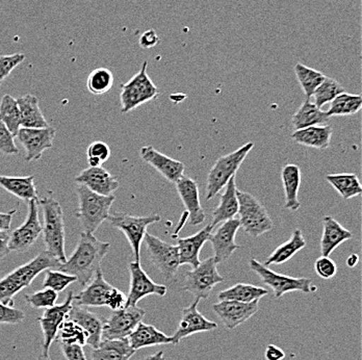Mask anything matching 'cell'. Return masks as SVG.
I'll return each instance as SVG.
<instances>
[{
	"instance_id": "1",
	"label": "cell",
	"mask_w": 362,
	"mask_h": 360,
	"mask_svg": "<svg viewBox=\"0 0 362 360\" xmlns=\"http://www.w3.org/2000/svg\"><path fill=\"white\" fill-rule=\"evenodd\" d=\"M110 248V243L101 242L94 234L83 231L74 252L57 270L75 276L81 286H88L96 272L100 270L101 262Z\"/></svg>"
},
{
	"instance_id": "2",
	"label": "cell",
	"mask_w": 362,
	"mask_h": 360,
	"mask_svg": "<svg viewBox=\"0 0 362 360\" xmlns=\"http://www.w3.org/2000/svg\"><path fill=\"white\" fill-rule=\"evenodd\" d=\"M61 262L48 251H43L34 260L26 262L0 279V303L14 306V297L22 289L28 288L42 272L59 268Z\"/></svg>"
},
{
	"instance_id": "3",
	"label": "cell",
	"mask_w": 362,
	"mask_h": 360,
	"mask_svg": "<svg viewBox=\"0 0 362 360\" xmlns=\"http://www.w3.org/2000/svg\"><path fill=\"white\" fill-rule=\"evenodd\" d=\"M43 209L44 225L42 226L46 251L54 255L61 264L68 260L65 251V223L59 201L54 197H44L39 201Z\"/></svg>"
},
{
	"instance_id": "4",
	"label": "cell",
	"mask_w": 362,
	"mask_h": 360,
	"mask_svg": "<svg viewBox=\"0 0 362 360\" xmlns=\"http://www.w3.org/2000/svg\"><path fill=\"white\" fill-rule=\"evenodd\" d=\"M76 194L78 197L77 219L81 222L83 233L94 234L109 218L115 197L112 195H99L83 185H77Z\"/></svg>"
},
{
	"instance_id": "5",
	"label": "cell",
	"mask_w": 362,
	"mask_h": 360,
	"mask_svg": "<svg viewBox=\"0 0 362 360\" xmlns=\"http://www.w3.org/2000/svg\"><path fill=\"white\" fill-rule=\"evenodd\" d=\"M127 296L118 289L110 286L103 277V270H98L87 288L74 296L73 304L78 306L110 307L112 310L123 308Z\"/></svg>"
},
{
	"instance_id": "6",
	"label": "cell",
	"mask_w": 362,
	"mask_h": 360,
	"mask_svg": "<svg viewBox=\"0 0 362 360\" xmlns=\"http://www.w3.org/2000/svg\"><path fill=\"white\" fill-rule=\"evenodd\" d=\"M240 225L251 238H257L269 233L274 224L266 207L250 193L238 190Z\"/></svg>"
},
{
	"instance_id": "7",
	"label": "cell",
	"mask_w": 362,
	"mask_h": 360,
	"mask_svg": "<svg viewBox=\"0 0 362 360\" xmlns=\"http://www.w3.org/2000/svg\"><path fill=\"white\" fill-rule=\"evenodd\" d=\"M253 147L254 143L249 142L238 148L235 151L218 158L217 162L213 166L211 171H209V176H207V200H211V198L217 196L221 190L226 187L229 180L233 175H236L238 169H240L244 161L246 160Z\"/></svg>"
},
{
	"instance_id": "8",
	"label": "cell",
	"mask_w": 362,
	"mask_h": 360,
	"mask_svg": "<svg viewBox=\"0 0 362 360\" xmlns=\"http://www.w3.org/2000/svg\"><path fill=\"white\" fill-rule=\"evenodd\" d=\"M148 62L143 63L140 71L121 86V112L127 114L144 103L154 100L160 96V91L154 85L147 73Z\"/></svg>"
},
{
	"instance_id": "9",
	"label": "cell",
	"mask_w": 362,
	"mask_h": 360,
	"mask_svg": "<svg viewBox=\"0 0 362 360\" xmlns=\"http://www.w3.org/2000/svg\"><path fill=\"white\" fill-rule=\"evenodd\" d=\"M162 216L154 215L136 216L124 213L110 214L107 221L112 226L120 229L127 236L128 243L134 253V262H141V247L149 225L160 222Z\"/></svg>"
},
{
	"instance_id": "10",
	"label": "cell",
	"mask_w": 362,
	"mask_h": 360,
	"mask_svg": "<svg viewBox=\"0 0 362 360\" xmlns=\"http://www.w3.org/2000/svg\"><path fill=\"white\" fill-rule=\"evenodd\" d=\"M250 269L259 276L260 281L270 286L275 298H281L284 294L291 291H302V293H313V281L310 278H296L284 274L276 273L255 258H251Z\"/></svg>"
},
{
	"instance_id": "11",
	"label": "cell",
	"mask_w": 362,
	"mask_h": 360,
	"mask_svg": "<svg viewBox=\"0 0 362 360\" xmlns=\"http://www.w3.org/2000/svg\"><path fill=\"white\" fill-rule=\"evenodd\" d=\"M224 280L218 274V264L215 257L203 260L193 270L185 273L183 291H189L195 299H207L217 284Z\"/></svg>"
},
{
	"instance_id": "12",
	"label": "cell",
	"mask_w": 362,
	"mask_h": 360,
	"mask_svg": "<svg viewBox=\"0 0 362 360\" xmlns=\"http://www.w3.org/2000/svg\"><path fill=\"white\" fill-rule=\"evenodd\" d=\"M150 260L165 280H171L180 268V254L177 246L160 240L158 236L146 233L144 240Z\"/></svg>"
},
{
	"instance_id": "13",
	"label": "cell",
	"mask_w": 362,
	"mask_h": 360,
	"mask_svg": "<svg viewBox=\"0 0 362 360\" xmlns=\"http://www.w3.org/2000/svg\"><path fill=\"white\" fill-rule=\"evenodd\" d=\"M145 315L144 309L136 306L112 310L110 317L103 322V339H127L143 321Z\"/></svg>"
},
{
	"instance_id": "14",
	"label": "cell",
	"mask_w": 362,
	"mask_h": 360,
	"mask_svg": "<svg viewBox=\"0 0 362 360\" xmlns=\"http://www.w3.org/2000/svg\"><path fill=\"white\" fill-rule=\"evenodd\" d=\"M28 213L23 224L10 233L8 249L11 252H25L30 250L42 233V224L39 219V200L28 203Z\"/></svg>"
},
{
	"instance_id": "15",
	"label": "cell",
	"mask_w": 362,
	"mask_h": 360,
	"mask_svg": "<svg viewBox=\"0 0 362 360\" xmlns=\"http://www.w3.org/2000/svg\"><path fill=\"white\" fill-rule=\"evenodd\" d=\"M130 272V289L128 293L127 306H134L150 295H156L158 297H165L167 295V286L154 282L140 262H132L128 265Z\"/></svg>"
},
{
	"instance_id": "16",
	"label": "cell",
	"mask_w": 362,
	"mask_h": 360,
	"mask_svg": "<svg viewBox=\"0 0 362 360\" xmlns=\"http://www.w3.org/2000/svg\"><path fill=\"white\" fill-rule=\"evenodd\" d=\"M16 137L25 150L26 162H35L41 160L44 152L54 146L55 128L20 127Z\"/></svg>"
},
{
	"instance_id": "17",
	"label": "cell",
	"mask_w": 362,
	"mask_h": 360,
	"mask_svg": "<svg viewBox=\"0 0 362 360\" xmlns=\"http://www.w3.org/2000/svg\"><path fill=\"white\" fill-rule=\"evenodd\" d=\"M73 301H74V294L72 291L68 293L66 301L63 304L54 306L46 308L43 315L37 319L41 325L42 332H43V354L48 355L50 346L57 339V333L62 324L67 318L68 313L72 308Z\"/></svg>"
},
{
	"instance_id": "18",
	"label": "cell",
	"mask_w": 362,
	"mask_h": 360,
	"mask_svg": "<svg viewBox=\"0 0 362 360\" xmlns=\"http://www.w3.org/2000/svg\"><path fill=\"white\" fill-rule=\"evenodd\" d=\"M200 299L194 300L191 306L183 308L181 320L178 323L175 333L172 335L173 344L177 346L181 339L196 333L207 332V331L215 330L218 328V324L215 322L207 320L202 313L198 310V304Z\"/></svg>"
},
{
	"instance_id": "19",
	"label": "cell",
	"mask_w": 362,
	"mask_h": 360,
	"mask_svg": "<svg viewBox=\"0 0 362 360\" xmlns=\"http://www.w3.org/2000/svg\"><path fill=\"white\" fill-rule=\"evenodd\" d=\"M240 221L238 219L225 221L220 227L209 236V240L211 243L216 262L222 264L230 258L235 251L240 248L235 243V236L240 229Z\"/></svg>"
},
{
	"instance_id": "20",
	"label": "cell",
	"mask_w": 362,
	"mask_h": 360,
	"mask_svg": "<svg viewBox=\"0 0 362 360\" xmlns=\"http://www.w3.org/2000/svg\"><path fill=\"white\" fill-rule=\"evenodd\" d=\"M259 308V300L243 303L238 301H220L214 304L213 310L222 321L227 330H233L248 321Z\"/></svg>"
},
{
	"instance_id": "21",
	"label": "cell",
	"mask_w": 362,
	"mask_h": 360,
	"mask_svg": "<svg viewBox=\"0 0 362 360\" xmlns=\"http://www.w3.org/2000/svg\"><path fill=\"white\" fill-rule=\"evenodd\" d=\"M75 182L85 185L90 191L103 196H112L120 187L118 180L103 167H90L83 170L75 178Z\"/></svg>"
},
{
	"instance_id": "22",
	"label": "cell",
	"mask_w": 362,
	"mask_h": 360,
	"mask_svg": "<svg viewBox=\"0 0 362 360\" xmlns=\"http://www.w3.org/2000/svg\"><path fill=\"white\" fill-rule=\"evenodd\" d=\"M142 160L148 165L153 167L160 175L168 181L176 183L182 178L185 172V165L180 161L169 158L158 150L154 149L152 146H145L140 150Z\"/></svg>"
},
{
	"instance_id": "23",
	"label": "cell",
	"mask_w": 362,
	"mask_h": 360,
	"mask_svg": "<svg viewBox=\"0 0 362 360\" xmlns=\"http://www.w3.org/2000/svg\"><path fill=\"white\" fill-rule=\"evenodd\" d=\"M178 195L189 214V224L198 226L205 221V213L200 203L199 189L197 182L192 178L182 176L175 183Z\"/></svg>"
},
{
	"instance_id": "24",
	"label": "cell",
	"mask_w": 362,
	"mask_h": 360,
	"mask_svg": "<svg viewBox=\"0 0 362 360\" xmlns=\"http://www.w3.org/2000/svg\"><path fill=\"white\" fill-rule=\"evenodd\" d=\"M214 228L211 224H207L204 228L197 233L187 238H177L178 254H180V265H189L192 268H196L200 264V252L205 243L209 240V236Z\"/></svg>"
},
{
	"instance_id": "25",
	"label": "cell",
	"mask_w": 362,
	"mask_h": 360,
	"mask_svg": "<svg viewBox=\"0 0 362 360\" xmlns=\"http://www.w3.org/2000/svg\"><path fill=\"white\" fill-rule=\"evenodd\" d=\"M66 319L74 322L85 331L87 335V344L93 349L98 347L103 341V321L88 309L73 304Z\"/></svg>"
},
{
	"instance_id": "26",
	"label": "cell",
	"mask_w": 362,
	"mask_h": 360,
	"mask_svg": "<svg viewBox=\"0 0 362 360\" xmlns=\"http://www.w3.org/2000/svg\"><path fill=\"white\" fill-rule=\"evenodd\" d=\"M322 222H323V236L321 238L322 256L330 255L337 247L353 238V233L344 228L343 225L332 216H324Z\"/></svg>"
},
{
	"instance_id": "27",
	"label": "cell",
	"mask_w": 362,
	"mask_h": 360,
	"mask_svg": "<svg viewBox=\"0 0 362 360\" xmlns=\"http://www.w3.org/2000/svg\"><path fill=\"white\" fill-rule=\"evenodd\" d=\"M127 339L134 351L147 348V347L160 346V344H173L172 337L165 335L156 327L142 323V322L128 335Z\"/></svg>"
},
{
	"instance_id": "28",
	"label": "cell",
	"mask_w": 362,
	"mask_h": 360,
	"mask_svg": "<svg viewBox=\"0 0 362 360\" xmlns=\"http://www.w3.org/2000/svg\"><path fill=\"white\" fill-rule=\"evenodd\" d=\"M332 132V127L329 125H313L303 129L293 130L291 140L305 147L327 149L330 146Z\"/></svg>"
},
{
	"instance_id": "29",
	"label": "cell",
	"mask_w": 362,
	"mask_h": 360,
	"mask_svg": "<svg viewBox=\"0 0 362 360\" xmlns=\"http://www.w3.org/2000/svg\"><path fill=\"white\" fill-rule=\"evenodd\" d=\"M236 175L229 180L226 185V191L220 196V202L217 209L214 211L213 220L209 224L215 228L218 224H222L225 221L235 219L238 214V187L235 183Z\"/></svg>"
},
{
	"instance_id": "30",
	"label": "cell",
	"mask_w": 362,
	"mask_h": 360,
	"mask_svg": "<svg viewBox=\"0 0 362 360\" xmlns=\"http://www.w3.org/2000/svg\"><path fill=\"white\" fill-rule=\"evenodd\" d=\"M301 170L295 163H288L281 170V180L284 183L286 195V207L291 211H297L300 209L299 190L301 185Z\"/></svg>"
},
{
	"instance_id": "31",
	"label": "cell",
	"mask_w": 362,
	"mask_h": 360,
	"mask_svg": "<svg viewBox=\"0 0 362 360\" xmlns=\"http://www.w3.org/2000/svg\"><path fill=\"white\" fill-rule=\"evenodd\" d=\"M134 349L128 339H103L98 347L93 349L92 360H129L134 356Z\"/></svg>"
},
{
	"instance_id": "32",
	"label": "cell",
	"mask_w": 362,
	"mask_h": 360,
	"mask_svg": "<svg viewBox=\"0 0 362 360\" xmlns=\"http://www.w3.org/2000/svg\"><path fill=\"white\" fill-rule=\"evenodd\" d=\"M21 114V127H48L47 120L44 117L39 105V99L32 94L23 95L16 99Z\"/></svg>"
},
{
	"instance_id": "33",
	"label": "cell",
	"mask_w": 362,
	"mask_h": 360,
	"mask_svg": "<svg viewBox=\"0 0 362 360\" xmlns=\"http://www.w3.org/2000/svg\"><path fill=\"white\" fill-rule=\"evenodd\" d=\"M0 187L14 195L15 197L21 199L25 202L28 203L32 200H37L34 175L26 176V178L0 175Z\"/></svg>"
},
{
	"instance_id": "34",
	"label": "cell",
	"mask_w": 362,
	"mask_h": 360,
	"mask_svg": "<svg viewBox=\"0 0 362 360\" xmlns=\"http://www.w3.org/2000/svg\"><path fill=\"white\" fill-rule=\"evenodd\" d=\"M306 240L304 238L303 233L300 229H296L291 233L290 240L284 244L278 246L273 253L269 256L268 260L264 262V266H271V265L286 264L288 260L296 255L302 249L305 248Z\"/></svg>"
},
{
	"instance_id": "35",
	"label": "cell",
	"mask_w": 362,
	"mask_h": 360,
	"mask_svg": "<svg viewBox=\"0 0 362 360\" xmlns=\"http://www.w3.org/2000/svg\"><path fill=\"white\" fill-rule=\"evenodd\" d=\"M268 289L262 286H255L253 284H236L231 288L224 289L218 294V299L220 301H238L243 303L260 300L264 296L268 295Z\"/></svg>"
},
{
	"instance_id": "36",
	"label": "cell",
	"mask_w": 362,
	"mask_h": 360,
	"mask_svg": "<svg viewBox=\"0 0 362 360\" xmlns=\"http://www.w3.org/2000/svg\"><path fill=\"white\" fill-rule=\"evenodd\" d=\"M328 119L326 112L317 108L315 103H310V100H305L293 114L291 125L293 130L303 129L313 125H323Z\"/></svg>"
},
{
	"instance_id": "37",
	"label": "cell",
	"mask_w": 362,
	"mask_h": 360,
	"mask_svg": "<svg viewBox=\"0 0 362 360\" xmlns=\"http://www.w3.org/2000/svg\"><path fill=\"white\" fill-rule=\"evenodd\" d=\"M326 180L334 187L335 191L344 199L349 200L361 196L362 187L358 176L354 173L328 174Z\"/></svg>"
},
{
	"instance_id": "38",
	"label": "cell",
	"mask_w": 362,
	"mask_h": 360,
	"mask_svg": "<svg viewBox=\"0 0 362 360\" xmlns=\"http://www.w3.org/2000/svg\"><path fill=\"white\" fill-rule=\"evenodd\" d=\"M362 108V97L359 94L344 92L335 97L330 103V108L326 114L331 117L353 116Z\"/></svg>"
},
{
	"instance_id": "39",
	"label": "cell",
	"mask_w": 362,
	"mask_h": 360,
	"mask_svg": "<svg viewBox=\"0 0 362 360\" xmlns=\"http://www.w3.org/2000/svg\"><path fill=\"white\" fill-rule=\"evenodd\" d=\"M293 70H295L296 76H297L304 94H305L306 100H310L315 91L326 79V75L301 63L296 64Z\"/></svg>"
},
{
	"instance_id": "40",
	"label": "cell",
	"mask_w": 362,
	"mask_h": 360,
	"mask_svg": "<svg viewBox=\"0 0 362 360\" xmlns=\"http://www.w3.org/2000/svg\"><path fill=\"white\" fill-rule=\"evenodd\" d=\"M0 120L16 136L21 127V114L16 99L11 95H4L0 101Z\"/></svg>"
},
{
	"instance_id": "41",
	"label": "cell",
	"mask_w": 362,
	"mask_h": 360,
	"mask_svg": "<svg viewBox=\"0 0 362 360\" xmlns=\"http://www.w3.org/2000/svg\"><path fill=\"white\" fill-rule=\"evenodd\" d=\"M114 85V75L107 68H97L90 73L87 81V88L93 95L105 94Z\"/></svg>"
},
{
	"instance_id": "42",
	"label": "cell",
	"mask_w": 362,
	"mask_h": 360,
	"mask_svg": "<svg viewBox=\"0 0 362 360\" xmlns=\"http://www.w3.org/2000/svg\"><path fill=\"white\" fill-rule=\"evenodd\" d=\"M346 92L343 86L333 79L326 77L323 83L317 88L313 93V101L317 108H323L327 103H330L335 97L339 96L341 93Z\"/></svg>"
},
{
	"instance_id": "43",
	"label": "cell",
	"mask_w": 362,
	"mask_h": 360,
	"mask_svg": "<svg viewBox=\"0 0 362 360\" xmlns=\"http://www.w3.org/2000/svg\"><path fill=\"white\" fill-rule=\"evenodd\" d=\"M57 337L64 344H81L83 347L87 344L85 331L78 325L67 319L62 324Z\"/></svg>"
},
{
	"instance_id": "44",
	"label": "cell",
	"mask_w": 362,
	"mask_h": 360,
	"mask_svg": "<svg viewBox=\"0 0 362 360\" xmlns=\"http://www.w3.org/2000/svg\"><path fill=\"white\" fill-rule=\"evenodd\" d=\"M45 279L43 281L44 289H50L52 291L59 293L68 288L70 284L77 282V278L70 274L59 270L47 269Z\"/></svg>"
},
{
	"instance_id": "45",
	"label": "cell",
	"mask_w": 362,
	"mask_h": 360,
	"mask_svg": "<svg viewBox=\"0 0 362 360\" xmlns=\"http://www.w3.org/2000/svg\"><path fill=\"white\" fill-rule=\"evenodd\" d=\"M59 293L52 291L50 289H44L43 291H36V293L25 295V301L34 308H49L55 306Z\"/></svg>"
},
{
	"instance_id": "46",
	"label": "cell",
	"mask_w": 362,
	"mask_h": 360,
	"mask_svg": "<svg viewBox=\"0 0 362 360\" xmlns=\"http://www.w3.org/2000/svg\"><path fill=\"white\" fill-rule=\"evenodd\" d=\"M110 148L107 143L97 141L88 147L87 158L90 167H101L110 156Z\"/></svg>"
},
{
	"instance_id": "47",
	"label": "cell",
	"mask_w": 362,
	"mask_h": 360,
	"mask_svg": "<svg viewBox=\"0 0 362 360\" xmlns=\"http://www.w3.org/2000/svg\"><path fill=\"white\" fill-rule=\"evenodd\" d=\"M24 54L0 55V83L8 79L11 73L25 61Z\"/></svg>"
},
{
	"instance_id": "48",
	"label": "cell",
	"mask_w": 362,
	"mask_h": 360,
	"mask_svg": "<svg viewBox=\"0 0 362 360\" xmlns=\"http://www.w3.org/2000/svg\"><path fill=\"white\" fill-rule=\"evenodd\" d=\"M0 152L4 156L18 154L19 149L15 143V136L0 120Z\"/></svg>"
},
{
	"instance_id": "49",
	"label": "cell",
	"mask_w": 362,
	"mask_h": 360,
	"mask_svg": "<svg viewBox=\"0 0 362 360\" xmlns=\"http://www.w3.org/2000/svg\"><path fill=\"white\" fill-rule=\"evenodd\" d=\"M315 272L319 277L329 280L337 273V266L329 256H321L315 264Z\"/></svg>"
},
{
	"instance_id": "50",
	"label": "cell",
	"mask_w": 362,
	"mask_h": 360,
	"mask_svg": "<svg viewBox=\"0 0 362 360\" xmlns=\"http://www.w3.org/2000/svg\"><path fill=\"white\" fill-rule=\"evenodd\" d=\"M25 319V315L20 309L0 303V324L15 325L21 323Z\"/></svg>"
},
{
	"instance_id": "51",
	"label": "cell",
	"mask_w": 362,
	"mask_h": 360,
	"mask_svg": "<svg viewBox=\"0 0 362 360\" xmlns=\"http://www.w3.org/2000/svg\"><path fill=\"white\" fill-rule=\"evenodd\" d=\"M62 352L67 360H87L85 351L81 344H64L61 342Z\"/></svg>"
},
{
	"instance_id": "52",
	"label": "cell",
	"mask_w": 362,
	"mask_h": 360,
	"mask_svg": "<svg viewBox=\"0 0 362 360\" xmlns=\"http://www.w3.org/2000/svg\"><path fill=\"white\" fill-rule=\"evenodd\" d=\"M158 42H160V37H158L156 30H146L144 34L141 36L139 43L146 50V48L156 47Z\"/></svg>"
},
{
	"instance_id": "53",
	"label": "cell",
	"mask_w": 362,
	"mask_h": 360,
	"mask_svg": "<svg viewBox=\"0 0 362 360\" xmlns=\"http://www.w3.org/2000/svg\"><path fill=\"white\" fill-rule=\"evenodd\" d=\"M264 356H266L267 360H282L286 357V353L279 347L275 346V344H270L267 348Z\"/></svg>"
},
{
	"instance_id": "54",
	"label": "cell",
	"mask_w": 362,
	"mask_h": 360,
	"mask_svg": "<svg viewBox=\"0 0 362 360\" xmlns=\"http://www.w3.org/2000/svg\"><path fill=\"white\" fill-rule=\"evenodd\" d=\"M11 231H0V260L6 257L11 252L8 249V240H10Z\"/></svg>"
},
{
	"instance_id": "55",
	"label": "cell",
	"mask_w": 362,
	"mask_h": 360,
	"mask_svg": "<svg viewBox=\"0 0 362 360\" xmlns=\"http://www.w3.org/2000/svg\"><path fill=\"white\" fill-rule=\"evenodd\" d=\"M16 211H11L8 213H0V231H8L11 229L13 216Z\"/></svg>"
},
{
	"instance_id": "56",
	"label": "cell",
	"mask_w": 362,
	"mask_h": 360,
	"mask_svg": "<svg viewBox=\"0 0 362 360\" xmlns=\"http://www.w3.org/2000/svg\"><path fill=\"white\" fill-rule=\"evenodd\" d=\"M142 360H165V353L163 351H158V352L154 353V354L144 357Z\"/></svg>"
},
{
	"instance_id": "57",
	"label": "cell",
	"mask_w": 362,
	"mask_h": 360,
	"mask_svg": "<svg viewBox=\"0 0 362 360\" xmlns=\"http://www.w3.org/2000/svg\"><path fill=\"white\" fill-rule=\"evenodd\" d=\"M358 262V255H356V254H352V255L348 258V260H346V264H348V266L350 267V268H354V267L357 266Z\"/></svg>"
},
{
	"instance_id": "58",
	"label": "cell",
	"mask_w": 362,
	"mask_h": 360,
	"mask_svg": "<svg viewBox=\"0 0 362 360\" xmlns=\"http://www.w3.org/2000/svg\"><path fill=\"white\" fill-rule=\"evenodd\" d=\"M37 360H52V359H50L49 355H45V354H43V353H42L41 355H39V356H37Z\"/></svg>"
},
{
	"instance_id": "59",
	"label": "cell",
	"mask_w": 362,
	"mask_h": 360,
	"mask_svg": "<svg viewBox=\"0 0 362 360\" xmlns=\"http://www.w3.org/2000/svg\"><path fill=\"white\" fill-rule=\"evenodd\" d=\"M0 86H1V83H0Z\"/></svg>"
}]
</instances>
